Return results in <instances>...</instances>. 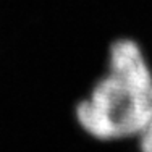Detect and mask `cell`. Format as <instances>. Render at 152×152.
Masks as SVG:
<instances>
[{
	"label": "cell",
	"mask_w": 152,
	"mask_h": 152,
	"mask_svg": "<svg viewBox=\"0 0 152 152\" xmlns=\"http://www.w3.org/2000/svg\"><path fill=\"white\" fill-rule=\"evenodd\" d=\"M151 117L152 66L134 39L118 37L108 45L105 71L75 104V123L97 142H128Z\"/></svg>",
	"instance_id": "6da1fadb"
},
{
	"label": "cell",
	"mask_w": 152,
	"mask_h": 152,
	"mask_svg": "<svg viewBox=\"0 0 152 152\" xmlns=\"http://www.w3.org/2000/svg\"><path fill=\"white\" fill-rule=\"evenodd\" d=\"M133 142H134L136 152H152V117Z\"/></svg>",
	"instance_id": "7a4b0ae2"
}]
</instances>
